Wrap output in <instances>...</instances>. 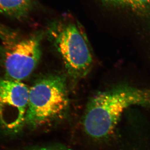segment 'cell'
<instances>
[{
  "label": "cell",
  "instance_id": "7a4b0ae2",
  "mask_svg": "<svg viewBox=\"0 0 150 150\" xmlns=\"http://www.w3.org/2000/svg\"><path fill=\"white\" fill-rule=\"evenodd\" d=\"M72 83L85 78L92 69L93 57L88 38L78 21L69 15L52 23L49 29Z\"/></svg>",
  "mask_w": 150,
  "mask_h": 150
},
{
  "label": "cell",
  "instance_id": "6da1fadb",
  "mask_svg": "<svg viewBox=\"0 0 150 150\" xmlns=\"http://www.w3.org/2000/svg\"><path fill=\"white\" fill-rule=\"evenodd\" d=\"M134 105L150 107V88L120 85L97 92L86 106L83 130L94 140L106 139L113 134L123 112Z\"/></svg>",
  "mask_w": 150,
  "mask_h": 150
},
{
  "label": "cell",
  "instance_id": "3957f363",
  "mask_svg": "<svg viewBox=\"0 0 150 150\" xmlns=\"http://www.w3.org/2000/svg\"><path fill=\"white\" fill-rule=\"evenodd\" d=\"M69 108L66 78L51 75L37 81L30 89L25 125L32 129L59 122Z\"/></svg>",
  "mask_w": 150,
  "mask_h": 150
},
{
  "label": "cell",
  "instance_id": "277c9868",
  "mask_svg": "<svg viewBox=\"0 0 150 150\" xmlns=\"http://www.w3.org/2000/svg\"><path fill=\"white\" fill-rule=\"evenodd\" d=\"M0 33L4 46V65L9 79L21 81L32 73L41 56L39 36L18 37L10 32Z\"/></svg>",
  "mask_w": 150,
  "mask_h": 150
},
{
  "label": "cell",
  "instance_id": "5b68a950",
  "mask_svg": "<svg viewBox=\"0 0 150 150\" xmlns=\"http://www.w3.org/2000/svg\"><path fill=\"white\" fill-rule=\"evenodd\" d=\"M28 86L21 81L0 78V125L6 132H18L25 125Z\"/></svg>",
  "mask_w": 150,
  "mask_h": 150
},
{
  "label": "cell",
  "instance_id": "9c48e42d",
  "mask_svg": "<svg viewBox=\"0 0 150 150\" xmlns=\"http://www.w3.org/2000/svg\"><path fill=\"white\" fill-rule=\"evenodd\" d=\"M104 3L115 6H126L128 7V0H102Z\"/></svg>",
  "mask_w": 150,
  "mask_h": 150
},
{
  "label": "cell",
  "instance_id": "8992f818",
  "mask_svg": "<svg viewBox=\"0 0 150 150\" xmlns=\"http://www.w3.org/2000/svg\"><path fill=\"white\" fill-rule=\"evenodd\" d=\"M34 0H0V12L15 19H22L31 11Z\"/></svg>",
  "mask_w": 150,
  "mask_h": 150
},
{
  "label": "cell",
  "instance_id": "ba28073f",
  "mask_svg": "<svg viewBox=\"0 0 150 150\" xmlns=\"http://www.w3.org/2000/svg\"><path fill=\"white\" fill-rule=\"evenodd\" d=\"M28 150H73L62 145H49L34 147Z\"/></svg>",
  "mask_w": 150,
  "mask_h": 150
},
{
  "label": "cell",
  "instance_id": "52a82bcc",
  "mask_svg": "<svg viewBox=\"0 0 150 150\" xmlns=\"http://www.w3.org/2000/svg\"><path fill=\"white\" fill-rule=\"evenodd\" d=\"M128 7L139 12L150 9V0H128Z\"/></svg>",
  "mask_w": 150,
  "mask_h": 150
}]
</instances>
